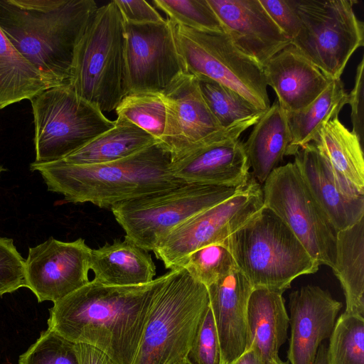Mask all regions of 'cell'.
Instances as JSON below:
<instances>
[{
	"label": "cell",
	"mask_w": 364,
	"mask_h": 364,
	"mask_svg": "<svg viewBox=\"0 0 364 364\" xmlns=\"http://www.w3.org/2000/svg\"><path fill=\"white\" fill-rule=\"evenodd\" d=\"M30 101L36 163L63 160L114 125L70 85L43 90Z\"/></svg>",
	"instance_id": "8"
},
{
	"label": "cell",
	"mask_w": 364,
	"mask_h": 364,
	"mask_svg": "<svg viewBox=\"0 0 364 364\" xmlns=\"http://www.w3.org/2000/svg\"><path fill=\"white\" fill-rule=\"evenodd\" d=\"M168 111L164 145L171 159L223 129L208 107L197 77L184 73L162 93Z\"/></svg>",
	"instance_id": "19"
},
{
	"label": "cell",
	"mask_w": 364,
	"mask_h": 364,
	"mask_svg": "<svg viewBox=\"0 0 364 364\" xmlns=\"http://www.w3.org/2000/svg\"><path fill=\"white\" fill-rule=\"evenodd\" d=\"M171 22L188 73L220 83L258 109H269L263 65L237 48L225 31H200Z\"/></svg>",
	"instance_id": "9"
},
{
	"label": "cell",
	"mask_w": 364,
	"mask_h": 364,
	"mask_svg": "<svg viewBox=\"0 0 364 364\" xmlns=\"http://www.w3.org/2000/svg\"><path fill=\"white\" fill-rule=\"evenodd\" d=\"M235 46L264 65L291 44L259 0H208Z\"/></svg>",
	"instance_id": "17"
},
{
	"label": "cell",
	"mask_w": 364,
	"mask_h": 364,
	"mask_svg": "<svg viewBox=\"0 0 364 364\" xmlns=\"http://www.w3.org/2000/svg\"><path fill=\"white\" fill-rule=\"evenodd\" d=\"M128 23H156L165 20L149 3L144 0H114Z\"/></svg>",
	"instance_id": "39"
},
{
	"label": "cell",
	"mask_w": 364,
	"mask_h": 364,
	"mask_svg": "<svg viewBox=\"0 0 364 364\" xmlns=\"http://www.w3.org/2000/svg\"><path fill=\"white\" fill-rule=\"evenodd\" d=\"M195 76L208 107L222 128L265 112L220 83L203 75Z\"/></svg>",
	"instance_id": "31"
},
{
	"label": "cell",
	"mask_w": 364,
	"mask_h": 364,
	"mask_svg": "<svg viewBox=\"0 0 364 364\" xmlns=\"http://www.w3.org/2000/svg\"><path fill=\"white\" fill-rule=\"evenodd\" d=\"M90 269L94 280L109 286L146 284L156 275L151 255L125 237L92 249Z\"/></svg>",
	"instance_id": "23"
},
{
	"label": "cell",
	"mask_w": 364,
	"mask_h": 364,
	"mask_svg": "<svg viewBox=\"0 0 364 364\" xmlns=\"http://www.w3.org/2000/svg\"><path fill=\"white\" fill-rule=\"evenodd\" d=\"M18 364H80L76 343L48 328L18 359Z\"/></svg>",
	"instance_id": "35"
},
{
	"label": "cell",
	"mask_w": 364,
	"mask_h": 364,
	"mask_svg": "<svg viewBox=\"0 0 364 364\" xmlns=\"http://www.w3.org/2000/svg\"><path fill=\"white\" fill-rule=\"evenodd\" d=\"M329 338L328 364H364L363 316L344 312Z\"/></svg>",
	"instance_id": "32"
},
{
	"label": "cell",
	"mask_w": 364,
	"mask_h": 364,
	"mask_svg": "<svg viewBox=\"0 0 364 364\" xmlns=\"http://www.w3.org/2000/svg\"><path fill=\"white\" fill-rule=\"evenodd\" d=\"M300 23L291 41L306 58L333 79H340L354 52L364 45V24L354 0H288Z\"/></svg>",
	"instance_id": "10"
},
{
	"label": "cell",
	"mask_w": 364,
	"mask_h": 364,
	"mask_svg": "<svg viewBox=\"0 0 364 364\" xmlns=\"http://www.w3.org/2000/svg\"><path fill=\"white\" fill-rule=\"evenodd\" d=\"M312 142L338 178L364 195V159L358 136L336 117L321 129Z\"/></svg>",
	"instance_id": "25"
},
{
	"label": "cell",
	"mask_w": 364,
	"mask_h": 364,
	"mask_svg": "<svg viewBox=\"0 0 364 364\" xmlns=\"http://www.w3.org/2000/svg\"><path fill=\"white\" fill-rule=\"evenodd\" d=\"M124 26L129 93L162 94L187 73L168 18L156 23Z\"/></svg>",
	"instance_id": "14"
},
{
	"label": "cell",
	"mask_w": 364,
	"mask_h": 364,
	"mask_svg": "<svg viewBox=\"0 0 364 364\" xmlns=\"http://www.w3.org/2000/svg\"><path fill=\"white\" fill-rule=\"evenodd\" d=\"M175 364H193V363L188 358H186Z\"/></svg>",
	"instance_id": "45"
},
{
	"label": "cell",
	"mask_w": 364,
	"mask_h": 364,
	"mask_svg": "<svg viewBox=\"0 0 364 364\" xmlns=\"http://www.w3.org/2000/svg\"><path fill=\"white\" fill-rule=\"evenodd\" d=\"M262 114L223 128L172 158L171 173L188 183L245 186L250 178V166L240 137Z\"/></svg>",
	"instance_id": "13"
},
{
	"label": "cell",
	"mask_w": 364,
	"mask_h": 364,
	"mask_svg": "<svg viewBox=\"0 0 364 364\" xmlns=\"http://www.w3.org/2000/svg\"><path fill=\"white\" fill-rule=\"evenodd\" d=\"M268 364H289V361H283L280 359L279 356L275 357L272 359H271Z\"/></svg>",
	"instance_id": "44"
},
{
	"label": "cell",
	"mask_w": 364,
	"mask_h": 364,
	"mask_svg": "<svg viewBox=\"0 0 364 364\" xmlns=\"http://www.w3.org/2000/svg\"><path fill=\"white\" fill-rule=\"evenodd\" d=\"M188 358L193 364H220L218 335L210 306L196 332Z\"/></svg>",
	"instance_id": "37"
},
{
	"label": "cell",
	"mask_w": 364,
	"mask_h": 364,
	"mask_svg": "<svg viewBox=\"0 0 364 364\" xmlns=\"http://www.w3.org/2000/svg\"><path fill=\"white\" fill-rule=\"evenodd\" d=\"M156 287L157 278L123 287L92 279L53 303L48 328L70 341L97 348L112 364H132Z\"/></svg>",
	"instance_id": "1"
},
{
	"label": "cell",
	"mask_w": 364,
	"mask_h": 364,
	"mask_svg": "<svg viewBox=\"0 0 364 364\" xmlns=\"http://www.w3.org/2000/svg\"><path fill=\"white\" fill-rule=\"evenodd\" d=\"M269 16L291 41L297 35L299 20L288 0H259Z\"/></svg>",
	"instance_id": "38"
},
{
	"label": "cell",
	"mask_w": 364,
	"mask_h": 364,
	"mask_svg": "<svg viewBox=\"0 0 364 364\" xmlns=\"http://www.w3.org/2000/svg\"><path fill=\"white\" fill-rule=\"evenodd\" d=\"M207 289L218 335L220 364H228L245 350L247 308L253 287L235 267Z\"/></svg>",
	"instance_id": "21"
},
{
	"label": "cell",
	"mask_w": 364,
	"mask_h": 364,
	"mask_svg": "<svg viewBox=\"0 0 364 364\" xmlns=\"http://www.w3.org/2000/svg\"><path fill=\"white\" fill-rule=\"evenodd\" d=\"M26 287V261L11 238L0 237V296Z\"/></svg>",
	"instance_id": "36"
},
{
	"label": "cell",
	"mask_w": 364,
	"mask_h": 364,
	"mask_svg": "<svg viewBox=\"0 0 364 364\" xmlns=\"http://www.w3.org/2000/svg\"><path fill=\"white\" fill-rule=\"evenodd\" d=\"M208 307L207 287L183 267L157 277L152 307L132 364H175L188 358Z\"/></svg>",
	"instance_id": "4"
},
{
	"label": "cell",
	"mask_w": 364,
	"mask_h": 364,
	"mask_svg": "<svg viewBox=\"0 0 364 364\" xmlns=\"http://www.w3.org/2000/svg\"><path fill=\"white\" fill-rule=\"evenodd\" d=\"M363 70L364 58H362L356 69L354 86L348 93L347 101L351 110L352 132L358 136L361 143L363 139Z\"/></svg>",
	"instance_id": "40"
},
{
	"label": "cell",
	"mask_w": 364,
	"mask_h": 364,
	"mask_svg": "<svg viewBox=\"0 0 364 364\" xmlns=\"http://www.w3.org/2000/svg\"><path fill=\"white\" fill-rule=\"evenodd\" d=\"M267 86L277 95L285 112H294L312 103L334 80L294 46L289 44L264 65Z\"/></svg>",
	"instance_id": "20"
},
{
	"label": "cell",
	"mask_w": 364,
	"mask_h": 364,
	"mask_svg": "<svg viewBox=\"0 0 364 364\" xmlns=\"http://www.w3.org/2000/svg\"><path fill=\"white\" fill-rule=\"evenodd\" d=\"M171 162L170 151L156 142L112 162L90 165L70 164L63 160L33 162L30 169L41 173L48 191L63 195L69 203H90L111 208L186 183L173 176Z\"/></svg>",
	"instance_id": "3"
},
{
	"label": "cell",
	"mask_w": 364,
	"mask_h": 364,
	"mask_svg": "<svg viewBox=\"0 0 364 364\" xmlns=\"http://www.w3.org/2000/svg\"><path fill=\"white\" fill-rule=\"evenodd\" d=\"M347 101L348 93L340 78L333 80L304 109L294 112H286L291 136L287 156H294L301 147L312 142L329 121L338 117Z\"/></svg>",
	"instance_id": "28"
},
{
	"label": "cell",
	"mask_w": 364,
	"mask_h": 364,
	"mask_svg": "<svg viewBox=\"0 0 364 364\" xmlns=\"http://www.w3.org/2000/svg\"><path fill=\"white\" fill-rule=\"evenodd\" d=\"M342 303L318 286L308 284L289 295L291 364H314L322 341L330 337Z\"/></svg>",
	"instance_id": "16"
},
{
	"label": "cell",
	"mask_w": 364,
	"mask_h": 364,
	"mask_svg": "<svg viewBox=\"0 0 364 364\" xmlns=\"http://www.w3.org/2000/svg\"><path fill=\"white\" fill-rule=\"evenodd\" d=\"M92 249L82 238L63 242L53 237L28 250L26 287L39 302L53 303L87 284Z\"/></svg>",
	"instance_id": "15"
},
{
	"label": "cell",
	"mask_w": 364,
	"mask_h": 364,
	"mask_svg": "<svg viewBox=\"0 0 364 364\" xmlns=\"http://www.w3.org/2000/svg\"><path fill=\"white\" fill-rule=\"evenodd\" d=\"M291 142L287 113L275 102L243 142L252 178L261 186L287 156Z\"/></svg>",
	"instance_id": "24"
},
{
	"label": "cell",
	"mask_w": 364,
	"mask_h": 364,
	"mask_svg": "<svg viewBox=\"0 0 364 364\" xmlns=\"http://www.w3.org/2000/svg\"><path fill=\"white\" fill-rule=\"evenodd\" d=\"M182 267L196 280L208 287L237 266L226 246L216 243L192 252Z\"/></svg>",
	"instance_id": "33"
},
{
	"label": "cell",
	"mask_w": 364,
	"mask_h": 364,
	"mask_svg": "<svg viewBox=\"0 0 364 364\" xmlns=\"http://www.w3.org/2000/svg\"><path fill=\"white\" fill-rule=\"evenodd\" d=\"M76 350L80 364H112L105 353L91 345L77 343Z\"/></svg>",
	"instance_id": "41"
},
{
	"label": "cell",
	"mask_w": 364,
	"mask_h": 364,
	"mask_svg": "<svg viewBox=\"0 0 364 364\" xmlns=\"http://www.w3.org/2000/svg\"><path fill=\"white\" fill-rule=\"evenodd\" d=\"M223 244L253 288L284 293L294 279L318 269L291 230L264 207Z\"/></svg>",
	"instance_id": "6"
},
{
	"label": "cell",
	"mask_w": 364,
	"mask_h": 364,
	"mask_svg": "<svg viewBox=\"0 0 364 364\" xmlns=\"http://www.w3.org/2000/svg\"><path fill=\"white\" fill-rule=\"evenodd\" d=\"M264 207L291 230L319 265L333 267L336 232L294 162L279 166L262 187Z\"/></svg>",
	"instance_id": "11"
},
{
	"label": "cell",
	"mask_w": 364,
	"mask_h": 364,
	"mask_svg": "<svg viewBox=\"0 0 364 364\" xmlns=\"http://www.w3.org/2000/svg\"><path fill=\"white\" fill-rule=\"evenodd\" d=\"M228 364H268L259 353L253 348L245 350L237 359Z\"/></svg>",
	"instance_id": "42"
},
{
	"label": "cell",
	"mask_w": 364,
	"mask_h": 364,
	"mask_svg": "<svg viewBox=\"0 0 364 364\" xmlns=\"http://www.w3.org/2000/svg\"><path fill=\"white\" fill-rule=\"evenodd\" d=\"M153 4L173 23L200 31H224L208 0H154Z\"/></svg>",
	"instance_id": "34"
},
{
	"label": "cell",
	"mask_w": 364,
	"mask_h": 364,
	"mask_svg": "<svg viewBox=\"0 0 364 364\" xmlns=\"http://www.w3.org/2000/svg\"><path fill=\"white\" fill-rule=\"evenodd\" d=\"M158 142L127 119L117 117L114 125L63 161L75 165L112 162L130 156Z\"/></svg>",
	"instance_id": "27"
},
{
	"label": "cell",
	"mask_w": 364,
	"mask_h": 364,
	"mask_svg": "<svg viewBox=\"0 0 364 364\" xmlns=\"http://www.w3.org/2000/svg\"><path fill=\"white\" fill-rule=\"evenodd\" d=\"M333 272L339 280L348 314L364 313V218L336 232Z\"/></svg>",
	"instance_id": "26"
},
{
	"label": "cell",
	"mask_w": 364,
	"mask_h": 364,
	"mask_svg": "<svg viewBox=\"0 0 364 364\" xmlns=\"http://www.w3.org/2000/svg\"><path fill=\"white\" fill-rule=\"evenodd\" d=\"M314 364H328L327 347L325 343L319 346Z\"/></svg>",
	"instance_id": "43"
},
{
	"label": "cell",
	"mask_w": 364,
	"mask_h": 364,
	"mask_svg": "<svg viewBox=\"0 0 364 364\" xmlns=\"http://www.w3.org/2000/svg\"><path fill=\"white\" fill-rule=\"evenodd\" d=\"M122 117L164 144L168 127V111L162 94L130 92L115 109Z\"/></svg>",
	"instance_id": "30"
},
{
	"label": "cell",
	"mask_w": 364,
	"mask_h": 364,
	"mask_svg": "<svg viewBox=\"0 0 364 364\" xmlns=\"http://www.w3.org/2000/svg\"><path fill=\"white\" fill-rule=\"evenodd\" d=\"M282 294L257 287L248 300L245 350L255 348L267 363L279 356V348L287 338L289 317Z\"/></svg>",
	"instance_id": "22"
},
{
	"label": "cell",
	"mask_w": 364,
	"mask_h": 364,
	"mask_svg": "<svg viewBox=\"0 0 364 364\" xmlns=\"http://www.w3.org/2000/svg\"><path fill=\"white\" fill-rule=\"evenodd\" d=\"M53 87L15 48L0 28V109Z\"/></svg>",
	"instance_id": "29"
},
{
	"label": "cell",
	"mask_w": 364,
	"mask_h": 364,
	"mask_svg": "<svg viewBox=\"0 0 364 364\" xmlns=\"http://www.w3.org/2000/svg\"><path fill=\"white\" fill-rule=\"evenodd\" d=\"M5 171V169H4L1 166H0V176H1V173L3 171Z\"/></svg>",
	"instance_id": "46"
},
{
	"label": "cell",
	"mask_w": 364,
	"mask_h": 364,
	"mask_svg": "<svg viewBox=\"0 0 364 364\" xmlns=\"http://www.w3.org/2000/svg\"><path fill=\"white\" fill-rule=\"evenodd\" d=\"M97 9L93 0H0V28L53 87L70 85L76 46Z\"/></svg>",
	"instance_id": "2"
},
{
	"label": "cell",
	"mask_w": 364,
	"mask_h": 364,
	"mask_svg": "<svg viewBox=\"0 0 364 364\" xmlns=\"http://www.w3.org/2000/svg\"><path fill=\"white\" fill-rule=\"evenodd\" d=\"M294 156L304 183L336 232L364 218V195L338 178L313 142L301 147Z\"/></svg>",
	"instance_id": "18"
},
{
	"label": "cell",
	"mask_w": 364,
	"mask_h": 364,
	"mask_svg": "<svg viewBox=\"0 0 364 364\" xmlns=\"http://www.w3.org/2000/svg\"><path fill=\"white\" fill-rule=\"evenodd\" d=\"M70 85L102 112L129 93L124 21L114 0L97 7L78 41Z\"/></svg>",
	"instance_id": "5"
},
{
	"label": "cell",
	"mask_w": 364,
	"mask_h": 364,
	"mask_svg": "<svg viewBox=\"0 0 364 364\" xmlns=\"http://www.w3.org/2000/svg\"><path fill=\"white\" fill-rule=\"evenodd\" d=\"M264 208L262 186L252 177L240 191L188 218L174 228L153 251L171 270L205 246L223 243Z\"/></svg>",
	"instance_id": "12"
},
{
	"label": "cell",
	"mask_w": 364,
	"mask_h": 364,
	"mask_svg": "<svg viewBox=\"0 0 364 364\" xmlns=\"http://www.w3.org/2000/svg\"><path fill=\"white\" fill-rule=\"evenodd\" d=\"M242 188L186 183L119 203L110 209L125 238L148 252L154 251L182 223Z\"/></svg>",
	"instance_id": "7"
}]
</instances>
